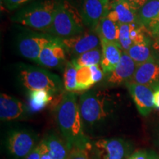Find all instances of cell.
<instances>
[{
    "mask_svg": "<svg viewBox=\"0 0 159 159\" xmlns=\"http://www.w3.org/2000/svg\"><path fill=\"white\" fill-rule=\"evenodd\" d=\"M102 47V59L100 66L104 73H111L116 68L123 51L116 43L100 39Z\"/></svg>",
    "mask_w": 159,
    "mask_h": 159,
    "instance_id": "16",
    "label": "cell"
},
{
    "mask_svg": "<svg viewBox=\"0 0 159 159\" xmlns=\"http://www.w3.org/2000/svg\"><path fill=\"white\" fill-rule=\"evenodd\" d=\"M95 32L100 38L105 41L119 45V24L105 16L99 23ZM120 47V46H119Z\"/></svg>",
    "mask_w": 159,
    "mask_h": 159,
    "instance_id": "21",
    "label": "cell"
},
{
    "mask_svg": "<svg viewBox=\"0 0 159 159\" xmlns=\"http://www.w3.org/2000/svg\"><path fill=\"white\" fill-rule=\"evenodd\" d=\"M111 8L109 0H83L80 14L83 25L89 30H96L99 23L108 15Z\"/></svg>",
    "mask_w": 159,
    "mask_h": 159,
    "instance_id": "9",
    "label": "cell"
},
{
    "mask_svg": "<svg viewBox=\"0 0 159 159\" xmlns=\"http://www.w3.org/2000/svg\"><path fill=\"white\" fill-rule=\"evenodd\" d=\"M152 47L155 57L159 59V39H154V41L152 42Z\"/></svg>",
    "mask_w": 159,
    "mask_h": 159,
    "instance_id": "33",
    "label": "cell"
},
{
    "mask_svg": "<svg viewBox=\"0 0 159 159\" xmlns=\"http://www.w3.org/2000/svg\"><path fill=\"white\" fill-rule=\"evenodd\" d=\"M129 93L139 114L147 116L155 108L154 91L147 85L128 82L126 84Z\"/></svg>",
    "mask_w": 159,
    "mask_h": 159,
    "instance_id": "12",
    "label": "cell"
},
{
    "mask_svg": "<svg viewBox=\"0 0 159 159\" xmlns=\"http://www.w3.org/2000/svg\"><path fill=\"white\" fill-rule=\"evenodd\" d=\"M91 73H92L93 80H94V83H97L100 82L104 76V71H102L101 66L99 65H94L90 66Z\"/></svg>",
    "mask_w": 159,
    "mask_h": 159,
    "instance_id": "29",
    "label": "cell"
},
{
    "mask_svg": "<svg viewBox=\"0 0 159 159\" xmlns=\"http://www.w3.org/2000/svg\"><path fill=\"white\" fill-rule=\"evenodd\" d=\"M138 22L143 26L148 35L159 23V0H148L137 11Z\"/></svg>",
    "mask_w": 159,
    "mask_h": 159,
    "instance_id": "17",
    "label": "cell"
},
{
    "mask_svg": "<svg viewBox=\"0 0 159 159\" xmlns=\"http://www.w3.org/2000/svg\"><path fill=\"white\" fill-rule=\"evenodd\" d=\"M144 1H145V2H148V0H144Z\"/></svg>",
    "mask_w": 159,
    "mask_h": 159,
    "instance_id": "38",
    "label": "cell"
},
{
    "mask_svg": "<svg viewBox=\"0 0 159 159\" xmlns=\"http://www.w3.org/2000/svg\"><path fill=\"white\" fill-rule=\"evenodd\" d=\"M41 156H42V151H41L39 144H38L36 148L32 151L30 154L26 158V159H41Z\"/></svg>",
    "mask_w": 159,
    "mask_h": 159,
    "instance_id": "32",
    "label": "cell"
},
{
    "mask_svg": "<svg viewBox=\"0 0 159 159\" xmlns=\"http://www.w3.org/2000/svg\"><path fill=\"white\" fill-rule=\"evenodd\" d=\"M55 119L69 150H90L91 142L85 134L75 92L64 93L55 109Z\"/></svg>",
    "mask_w": 159,
    "mask_h": 159,
    "instance_id": "1",
    "label": "cell"
},
{
    "mask_svg": "<svg viewBox=\"0 0 159 159\" xmlns=\"http://www.w3.org/2000/svg\"><path fill=\"white\" fill-rule=\"evenodd\" d=\"M130 82L150 87L153 90L159 85V59L153 57L138 65Z\"/></svg>",
    "mask_w": 159,
    "mask_h": 159,
    "instance_id": "13",
    "label": "cell"
},
{
    "mask_svg": "<svg viewBox=\"0 0 159 159\" xmlns=\"http://www.w3.org/2000/svg\"><path fill=\"white\" fill-rule=\"evenodd\" d=\"M127 159H150L149 151L138 150L133 152Z\"/></svg>",
    "mask_w": 159,
    "mask_h": 159,
    "instance_id": "30",
    "label": "cell"
},
{
    "mask_svg": "<svg viewBox=\"0 0 159 159\" xmlns=\"http://www.w3.org/2000/svg\"><path fill=\"white\" fill-rule=\"evenodd\" d=\"M150 36L152 37L154 39H159V23L154 27L153 30L150 32Z\"/></svg>",
    "mask_w": 159,
    "mask_h": 159,
    "instance_id": "35",
    "label": "cell"
},
{
    "mask_svg": "<svg viewBox=\"0 0 159 159\" xmlns=\"http://www.w3.org/2000/svg\"><path fill=\"white\" fill-rule=\"evenodd\" d=\"M154 91V105L155 108L159 110V85L153 89Z\"/></svg>",
    "mask_w": 159,
    "mask_h": 159,
    "instance_id": "34",
    "label": "cell"
},
{
    "mask_svg": "<svg viewBox=\"0 0 159 159\" xmlns=\"http://www.w3.org/2000/svg\"><path fill=\"white\" fill-rule=\"evenodd\" d=\"M55 39L47 33H27L18 39L17 49L25 58L36 63L43 47Z\"/></svg>",
    "mask_w": 159,
    "mask_h": 159,
    "instance_id": "8",
    "label": "cell"
},
{
    "mask_svg": "<svg viewBox=\"0 0 159 159\" xmlns=\"http://www.w3.org/2000/svg\"><path fill=\"white\" fill-rule=\"evenodd\" d=\"M123 1L128 3L136 11H138L146 2L144 0H123Z\"/></svg>",
    "mask_w": 159,
    "mask_h": 159,
    "instance_id": "31",
    "label": "cell"
},
{
    "mask_svg": "<svg viewBox=\"0 0 159 159\" xmlns=\"http://www.w3.org/2000/svg\"><path fill=\"white\" fill-rule=\"evenodd\" d=\"M156 144H157V146H158V149H159V130H158V135H157Z\"/></svg>",
    "mask_w": 159,
    "mask_h": 159,
    "instance_id": "37",
    "label": "cell"
},
{
    "mask_svg": "<svg viewBox=\"0 0 159 159\" xmlns=\"http://www.w3.org/2000/svg\"><path fill=\"white\" fill-rule=\"evenodd\" d=\"M136 67V63L129 56L128 53L126 52H123L116 68L111 72L107 77V83L113 85H119L123 83L126 84L132 79Z\"/></svg>",
    "mask_w": 159,
    "mask_h": 159,
    "instance_id": "14",
    "label": "cell"
},
{
    "mask_svg": "<svg viewBox=\"0 0 159 159\" xmlns=\"http://www.w3.org/2000/svg\"><path fill=\"white\" fill-rule=\"evenodd\" d=\"M110 10L114 13L117 24H132L138 22L137 11H134L123 0H112Z\"/></svg>",
    "mask_w": 159,
    "mask_h": 159,
    "instance_id": "19",
    "label": "cell"
},
{
    "mask_svg": "<svg viewBox=\"0 0 159 159\" xmlns=\"http://www.w3.org/2000/svg\"><path fill=\"white\" fill-rule=\"evenodd\" d=\"M80 12L68 0L56 1L54 19L47 34L60 39L75 36L84 32Z\"/></svg>",
    "mask_w": 159,
    "mask_h": 159,
    "instance_id": "3",
    "label": "cell"
},
{
    "mask_svg": "<svg viewBox=\"0 0 159 159\" xmlns=\"http://www.w3.org/2000/svg\"><path fill=\"white\" fill-rule=\"evenodd\" d=\"M51 159H67L70 150L65 141L55 134H47L42 140Z\"/></svg>",
    "mask_w": 159,
    "mask_h": 159,
    "instance_id": "18",
    "label": "cell"
},
{
    "mask_svg": "<svg viewBox=\"0 0 159 159\" xmlns=\"http://www.w3.org/2000/svg\"><path fill=\"white\" fill-rule=\"evenodd\" d=\"M18 76L21 84L28 91L46 90L52 95L63 93V83L60 77L44 69L20 64Z\"/></svg>",
    "mask_w": 159,
    "mask_h": 159,
    "instance_id": "5",
    "label": "cell"
},
{
    "mask_svg": "<svg viewBox=\"0 0 159 159\" xmlns=\"http://www.w3.org/2000/svg\"><path fill=\"white\" fill-rule=\"evenodd\" d=\"M61 41L66 52L74 57L98 48L99 45H101L100 38L97 33L89 30L75 36L61 39Z\"/></svg>",
    "mask_w": 159,
    "mask_h": 159,
    "instance_id": "10",
    "label": "cell"
},
{
    "mask_svg": "<svg viewBox=\"0 0 159 159\" xmlns=\"http://www.w3.org/2000/svg\"><path fill=\"white\" fill-rule=\"evenodd\" d=\"M92 159H127L134 152V145L122 138H105L91 142Z\"/></svg>",
    "mask_w": 159,
    "mask_h": 159,
    "instance_id": "6",
    "label": "cell"
},
{
    "mask_svg": "<svg viewBox=\"0 0 159 159\" xmlns=\"http://www.w3.org/2000/svg\"><path fill=\"white\" fill-rule=\"evenodd\" d=\"M56 1L43 0L26 6L12 17L20 25L47 33L54 19Z\"/></svg>",
    "mask_w": 159,
    "mask_h": 159,
    "instance_id": "4",
    "label": "cell"
},
{
    "mask_svg": "<svg viewBox=\"0 0 159 159\" xmlns=\"http://www.w3.org/2000/svg\"><path fill=\"white\" fill-rule=\"evenodd\" d=\"M149 154H150V159H159V155L154 151H149Z\"/></svg>",
    "mask_w": 159,
    "mask_h": 159,
    "instance_id": "36",
    "label": "cell"
},
{
    "mask_svg": "<svg viewBox=\"0 0 159 159\" xmlns=\"http://www.w3.org/2000/svg\"><path fill=\"white\" fill-rule=\"evenodd\" d=\"M79 108L85 132L100 130L114 117L116 99L105 91H89L80 97Z\"/></svg>",
    "mask_w": 159,
    "mask_h": 159,
    "instance_id": "2",
    "label": "cell"
},
{
    "mask_svg": "<svg viewBox=\"0 0 159 159\" xmlns=\"http://www.w3.org/2000/svg\"><path fill=\"white\" fill-rule=\"evenodd\" d=\"M53 95L48 91H29L28 108L32 112H38L43 110L52 100Z\"/></svg>",
    "mask_w": 159,
    "mask_h": 159,
    "instance_id": "22",
    "label": "cell"
},
{
    "mask_svg": "<svg viewBox=\"0 0 159 159\" xmlns=\"http://www.w3.org/2000/svg\"><path fill=\"white\" fill-rule=\"evenodd\" d=\"M101 59H102V50L98 47L74 57L71 60V62L78 69L83 66L99 65L101 62Z\"/></svg>",
    "mask_w": 159,
    "mask_h": 159,
    "instance_id": "23",
    "label": "cell"
},
{
    "mask_svg": "<svg viewBox=\"0 0 159 159\" xmlns=\"http://www.w3.org/2000/svg\"><path fill=\"white\" fill-rule=\"evenodd\" d=\"M132 24H119V44L123 52H128L134 45L131 31Z\"/></svg>",
    "mask_w": 159,
    "mask_h": 159,
    "instance_id": "26",
    "label": "cell"
},
{
    "mask_svg": "<svg viewBox=\"0 0 159 159\" xmlns=\"http://www.w3.org/2000/svg\"><path fill=\"white\" fill-rule=\"evenodd\" d=\"M129 55L136 65H140L155 57L151 40L148 39L144 42L135 43L128 49Z\"/></svg>",
    "mask_w": 159,
    "mask_h": 159,
    "instance_id": "20",
    "label": "cell"
},
{
    "mask_svg": "<svg viewBox=\"0 0 159 159\" xmlns=\"http://www.w3.org/2000/svg\"><path fill=\"white\" fill-rule=\"evenodd\" d=\"M66 51L61 39L56 38L43 47L36 63L49 69H59L66 63Z\"/></svg>",
    "mask_w": 159,
    "mask_h": 159,
    "instance_id": "11",
    "label": "cell"
},
{
    "mask_svg": "<svg viewBox=\"0 0 159 159\" xmlns=\"http://www.w3.org/2000/svg\"><path fill=\"white\" fill-rule=\"evenodd\" d=\"M76 83V91H85L95 84L90 66H83L77 69Z\"/></svg>",
    "mask_w": 159,
    "mask_h": 159,
    "instance_id": "24",
    "label": "cell"
},
{
    "mask_svg": "<svg viewBox=\"0 0 159 159\" xmlns=\"http://www.w3.org/2000/svg\"><path fill=\"white\" fill-rule=\"evenodd\" d=\"M26 107L21 101L2 93L0 96V118L2 121H12L25 114Z\"/></svg>",
    "mask_w": 159,
    "mask_h": 159,
    "instance_id": "15",
    "label": "cell"
},
{
    "mask_svg": "<svg viewBox=\"0 0 159 159\" xmlns=\"http://www.w3.org/2000/svg\"><path fill=\"white\" fill-rule=\"evenodd\" d=\"M90 150L82 149H73L70 151L67 159H92Z\"/></svg>",
    "mask_w": 159,
    "mask_h": 159,
    "instance_id": "27",
    "label": "cell"
},
{
    "mask_svg": "<svg viewBox=\"0 0 159 159\" xmlns=\"http://www.w3.org/2000/svg\"><path fill=\"white\" fill-rule=\"evenodd\" d=\"M77 68L71 61H67L63 72V87L68 92H76Z\"/></svg>",
    "mask_w": 159,
    "mask_h": 159,
    "instance_id": "25",
    "label": "cell"
},
{
    "mask_svg": "<svg viewBox=\"0 0 159 159\" xmlns=\"http://www.w3.org/2000/svg\"><path fill=\"white\" fill-rule=\"evenodd\" d=\"M38 136L34 132L27 130H12L6 140L9 154L16 159H26L37 147Z\"/></svg>",
    "mask_w": 159,
    "mask_h": 159,
    "instance_id": "7",
    "label": "cell"
},
{
    "mask_svg": "<svg viewBox=\"0 0 159 159\" xmlns=\"http://www.w3.org/2000/svg\"><path fill=\"white\" fill-rule=\"evenodd\" d=\"M30 1L32 0H2V3L7 10L13 11Z\"/></svg>",
    "mask_w": 159,
    "mask_h": 159,
    "instance_id": "28",
    "label": "cell"
}]
</instances>
